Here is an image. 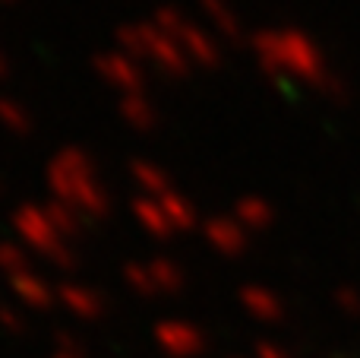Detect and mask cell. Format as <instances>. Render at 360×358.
I'll return each mask as SVG.
<instances>
[{"mask_svg":"<svg viewBox=\"0 0 360 358\" xmlns=\"http://www.w3.org/2000/svg\"><path fill=\"white\" fill-rule=\"evenodd\" d=\"M0 121L10 124L16 133H22V127H29V121H22V111L16 108V101H6V99H0Z\"/></svg>","mask_w":360,"mask_h":358,"instance_id":"cell-1","label":"cell"},{"mask_svg":"<svg viewBox=\"0 0 360 358\" xmlns=\"http://www.w3.org/2000/svg\"><path fill=\"white\" fill-rule=\"evenodd\" d=\"M22 264H25V257L16 251L13 245H0V266H4L6 273H13L16 276L19 270H22Z\"/></svg>","mask_w":360,"mask_h":358,"instance_id":"cell-2","label":"cell"},{"mask_svg":"<svg viewBox=\"0 0 360 358\" xmlns=\"http://www.w3.org/2000/svg\"><path fill=\"white\" fill-rule=\"evenodd\" d=\"M0 4H10V0H0Z\"/></svg>","mask_w":360,"mask_h":358,"instance_id":"cell-4","label":"cell"},{"mask_svg":"<svg viewBox=\"0 0 360 358\" xmlns=\"http://www.w3.org/2000/svg\"><path fill=\"white\" fill-rule=\"evenodd\" d=\"M6 76V61H4V54H0V80Z\"/></svg>","mask_w":360,"mask_h":358,"instance_id":"cell-3","label":"cell"}]
</instances>
